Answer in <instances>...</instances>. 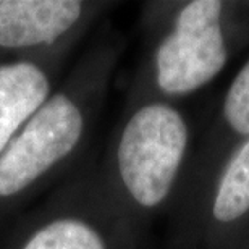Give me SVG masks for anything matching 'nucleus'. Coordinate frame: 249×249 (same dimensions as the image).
Returning a JSON list of instances; mask_svg holds the SVG:
<instances>
[{
  "label": "nucleus",
  "instance_id": "nucleus-1",
  "mask_svg": "<svg viewBox=\"0 0 249 249\" xmlns=\"http://www.w3.org/2000/svg\"><path fill=\"white\" fill-rule=\"evenodd\" d=\"M186 142V123L175 108L151 104L134 113L118 144V168L134 201L154 207L167 197Z\"/></svg>",
  "mask_w": 249,
  "mask_h": 249
},
{
  "label": "nucleus",
  "instance_id": "nucleus-2",
  "mask_svg": "<svg viewBox=\"0 0 249 249\" xmlns=\"http://www.w3.org/2000/svg\"><path fill=\"white\" fill-rule=\"evenodd\" d=\"M222 2H189L156 53L157 84L167 94H188L209 83L227 62Z\"/></svg>",
  "mask_w": 249,
  "mask_h": 249
},
{
  "label": "nucleus",
  "instance_id": "nucleus-3",
  "mask_svg": "<svg viewBox=\"0 0 249 249\" xmlns=\"http://www.w3.org/2000/svg\"><path fill=\"white\" fill-rule=\"evenodd\" d=\"M83 133V115L71 99L53 96L24 123L0 156V196L18 194L67 157Z\"/></svg>",
  "mask_w": 249,
  "mask_h": 249
},
{
  "label": "nucleus",
  "instance_id": "nucleus-4",
  "mask_svg": "<svg viewBox=\"0 0 249 249\" xmlns=\"http://www.w3.org/2000/svg\"><path fill=\"white\" fill-rule=\"evenodd\" d=\"M83 3L74 0L0 2V47L21 49L52 44L74 26Z\"/></svg>",
  "mask_w": 249,
  "mask_h": 249
},
{
  "label": "nucleus",
  "instance_id": "nucleus-5",
  "mask_svg": "<svg viewBox=\"0 0 249 249\" xmlns=\"http://www.w3.org/2000/svg\"><path fill=\"white\" fill-rule=\"evenodd\" d=\"M49 79L29 62L0 65V156L19 128L44 106Z\"/></svg>",
  "mask_w": 249,
  "mask_h": 249
},
{
  "label": "nucleus",
  "instance_id": "nucleus-6",
  "mask_svg": "<svg viewBox=\"0 0 249 249\" xmlns=\"http://www.w3.org/2000/svg\"><path fill=\"white\" fill-rule=\"evenodd\" d=\"M249 211V139L228 163L218 185L213 215L220 222H233Z\"/></svg>",
  "mask_w": 249,
  "mask_h": 249
},
{
  "label": "nucleus",
  "instance_id": "nucleus-7",
  "mask_svg": "<svg viewBox=\"0 0 249 249\" xmlns=\"http://www.w3.org/2000/svg\"><path fill=\"white\" fill-rule=\"evenodd\" d=\"M23 249H106V246L88 223L60 218L34 233Z\"/></svg>",
  "mask_w": 249,
  "mask_h": 249
},
{
  "label": "nucleus",
  "instance_id": "nucleus-8",
  "mask_svg": "<svg viewBox=\"0 0 249 249\" xmlns=\"http://www.w3.org/2000/svg\"><path fill=\"white\" fill-rule=\"evenodd\" d=\"M228 124L240 134H249V62L230 86L223 104Z\"/></svg>",
  "mask_w": 249,
  "mask_h": 249
}]
</instances>
